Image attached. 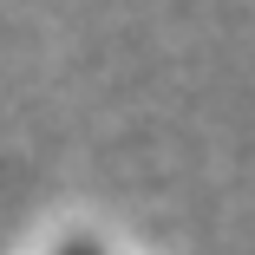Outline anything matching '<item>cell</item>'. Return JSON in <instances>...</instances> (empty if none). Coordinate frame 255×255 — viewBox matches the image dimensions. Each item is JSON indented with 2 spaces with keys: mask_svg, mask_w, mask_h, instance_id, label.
Wrapping results in <instances>:
<instances>
[{
  "mask_svg": "<svg viewBox=\"0 0 255 255\" xmlns=\"http://www.w3.org/2000/svg\"><path fill=\"white\" fill-rule=\"evenodd\" d=\"M59 255H98V249H92V242H72V249H59Z\"/></svg>",
  "mask_w": 255,
  "mask_h": 255,
  "instance_id": "obj_1",
  "label": "cell"
}]
</instances>
